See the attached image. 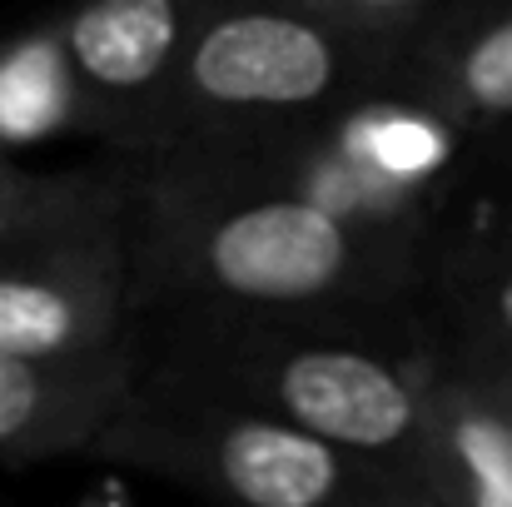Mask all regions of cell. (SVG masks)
Wrapping results in <instances>:
<instances>
[{
	"label": "cell",
	"mask_w": 512,
	"mask_h": 507,
	"mask_svg": "<svg viewBox=\"0 0 512 507\" xmlns=\"http://www.w3.org/2000/svg\"><path fill=\"white\" fill-rule=\"evenodd\" d=\"M40 189H45V174H30V169H20L15 160H0V229H5Z\"/></svg>",
	"instance_id": "5bb4252c"
},
{
	"label": "cell",
	"mask_w": 512,
	"mask_h": 507,
	"mask_svg": "<svg viewBox=\"0 0 512 507\" xmlns=\"http://www.w3.org/2000/svg\"><path fill=\"white\" fill-rule=\"evenodd\" d=\"M418 488L433 507H512V418L433 348Z\"/></svg>",
	"instance_id": "9c48e42d"
},
{
	"label": "cell",
	"mask_w": 512,
	"mask_h": 507,
	"mask_svg": "<svg viewBox=\"0 0 512 507\" xmlns=\"http://www.w3.org/2000/svg\"><path fill=\"white\" fill-rule=\"evenodd\" d=\"M75 85L55 40V20L0 40V160L50 135H75Z\"/></svg>",
	"instance_id": "30bf717a"
},
{
	"label": "cell",
	"mask_w": 512,
	"mask_h": 507,
	"mask_svg": "<svg viewBox=\"0 0 512 507\" xmlns=\"http://www.w3.org/2000/svg\"><path fill=\"white\" fill-rule=\"evenodd\" d=\"M199 10L204 0H95L50 15L80 130L125 155V165L160 155L179 50Z\"/></svg>",
	"instance_id": "8992f818"
},
{
	"label": "cell",
	"mask_w": 512,
	"mask_h": 507,
	"mask_svg": "<svg viewBox=\"0 0 512 507\" xmlns=\"http://www.w3.org/2000/svg\"><path fill=\"white\" fill-rule=\"evenodd\" d=\"M438 358H443L463 383H473L478 393H488L512 418V348L508 343H488V338L443 334V329H438Z\"/></svg>",
	"instance_id": "4fadbf2b"
},
{
	"label": "cell",
	"mask_w": 512,
	"mask_h": 507,
	"mask_svg": "<svg viewBox=\"0 0 512 507\" xmlns=\"http://www.w3.org/2000/svg\"><path fill=\"white\" fill-rule=\"evenodd\" d=\"M135 383V353L110 363H20L0 358V473L70 458L95 443Z\"/></svg>",
	"instance_id": "ba28073f"
},
{
	"label": "cell",
	"mask_w": 512,
	"mask_h": 507,
	"mask_svg": "<svg viewBox=\"0 0 512 507\" xmlns=\"http://www.w3.org/2000/svg\"><path fill=\"white\" fill-rule=\"evenodd\" d=\"M125 169L45 174L0 229V358L110 363L135 353Z\"/></svg>",
	"instance_id": "3957f363"
},
{
	"label": "cell",
	"mask_w": 512,
	"mask_h": 507,
	"mask_svg": "<svg viewBox=\"0 0 512 507\" xmlns=\"http://www.w3.org/2000/svg\"><path fill=\"white\" fill-rule=\"evenodd\" d=\"M319 10L388 75L393 95L443 15V0H319Z\"/></svg>",
	"instance_id": "7c38bea8"
},
{
	"label": "cell",
	"mask_w": 512,
	"mask_h": 507,
	"mask_svg": "<svg viewBox=\"0 0 512 507\" xmlns=\"http://www.w3.org/2000/svg\"><path fill=\"white\" fill-rule=\"evenodd\" d=\"M358 507H433V503L423 493H413V488H388V493H378V498H368Z\"/></svg>",
	"instance_id": "9a60e30c"
},
{
	"label": "cell",
	"mask_w": 512,
	"mask_h": 507,
	"mask_svg": "<svg viewBox=\"0 0 512 507\" xmlns=\"http://www.w3.org/2000/svg\"><path fill=\"white\" fill-rule=\"evenodd\" d=\"M428 304L443 334L488 338L512 348V249H443L433 264Z\"/></svg>",
	"instance_id": "8fae6325"
},
{
	"label": "cell",
	"mask_w": 512,
	"mask_h": 507,
	"mask_svg": "<svg viewBox=\"0 0 512 507\" xmlns=\"http://www.w3.org/2000/svg\"><path fill=\"white\" fill-rule=\"evenodd\" d=\"M373 95H393L388 75L319 0H204L179 50L160 155L199 135L314 125Z\"/></svg>",
	"instance_id": "277c9868"
},
{
	"label": "cell",
	"mask_w": 512,
	"mask_h": 507,
	"mask_svg": "<svg viewBox=\"0 0 512 507\" xmlns=\"http://www.w3.org/2000/svg\"><path fill=\"white\" fill-rule=\"evenodd\" d=\"M130 319L214 309H413L443 249L353 229L269 174L189 140L125 165Z\"/></svg>",
	"instance_id": "6da1fadb"
},
{
	"label": "cell",
	"mask_w": 512,
	"mask_h": 507,
	"mask_svg": "<svg viewBox=\"0 0 512 507\" xmlns=\"http://www.w3.org/2000/svg\"><path fill=\"white\" fill-rule=\"evenodd\" d=\"M398 100L463 140L512 130V5L443 0L438 25L398 80Z\"/></svg>",
	"instance_id": "52a82bcc"
},
{
	"label": "cell",
	"mask_w": 512,
	"mask_h": 507,
	"mask_svg": "<svg viewBox=\"0 0 512 507\" xmlns=\"http://www.w3.org/2000/svg\"><path fill=\"white\" fill-rule=\"evenodd\" d=\"M418 309L174 304L135 319L160 329L155 348H135V378L239 403L398 488H418L438 348V334H418Z\"/></svg>",
	"instance_id": "7a4b0ae2"
},
{
	"label": "cell",
	"mask_w": 512,
	"mask_h": 507,
	"mask_svg": "<svg viewBox=\"0 0 512 507\" xmlns=\"http://www.w3.org/2000/svg\"><path fill=\"white\" fill-rule=\"evenodd\" d=\"M85 458L160 473L219 507H358L398 488L264 413L150 378L130 383Z\"/></svg>",
	"instance_id": "5b68a950"
},
{
	"label": "cell",
	"mask_w": 512,
	"mask_h": 507,
	"mask_svg": "<svg viewBox=\"0 0 512 507\" xmlns=\"http://www.w3.org/2000/svg\"><path fill=\"white\" fill-rule=\"evenodd\" d=\"M75 507H130L125 498H115V493H90V498H80Z\"/></svg>",
	"instance_id": "2e32d148"
}]
</instances>
